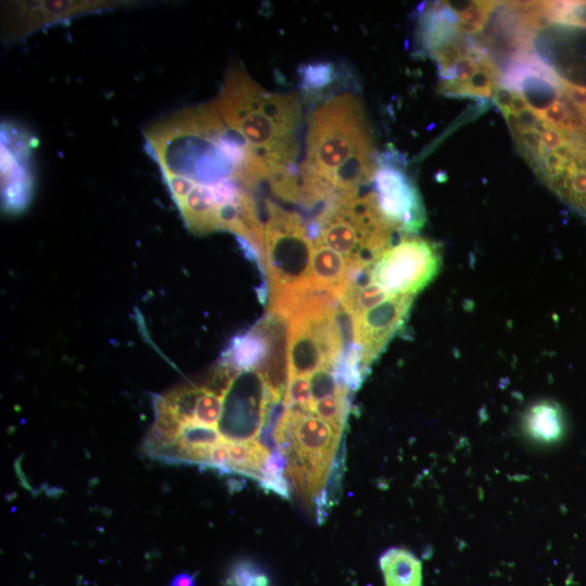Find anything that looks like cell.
Returning <instances> with one entry per match:
<instances>
[{
	"instance_id": "cell-29",
	"label": "cell",
	"mask_w": 586,
	"mask_h": 586,
	"mask_svg": "<svg viewBox=\"0 0 586 586\" xmlns=\"http://www.w3.org/2000/svg\"><path fill=\"white\" fill-rule=\"evenodd\" d=\"M229 442L215 445L210 451L208 467L219 469L222 474H228Z\"/></svg>"
},
{
	"instance_id": "cell-19",
	"label": "cell",
	"mask_w": 586,
	"mask_h": 586,
	"mask_svg": "<svg viewBox=\"0 0 586 586\" xmlns=\"http://www.w3.org/2000/svg\"><path fill=\"white\" fill-rule=\"evenodd\" d=\"M334 371L339 386L353 392L362 387L371 369L364 364L362 348L354 343L346 352H343Z\"/></svg>"
},
{
	"instance_id": "cell-25",
	"label": "cell",
	"mask_w": 586,
	"mask_h": 586,
	"mask_svg": "<svg viewBox=\"0 0 586 586\" xmlns=\"http://www.w3.org/2000/svg\"><path fill=\"white\" fill-rule=\"evenodd\" d=\"M177 441L185 445V447L196 449H211L215 445L228 442L223 438L220 431L199 424L184 426Z\"/></svg>"
},
{
	"instance_id": "cell-10",
	"label": "cell",
	"mask_w": 586,
	"mask_h": 586,
	"mask_svg": "<svg viewBox=\"0 0 586 586\" xmlns=\"http://www.w3.org/2000/svg\"><path fill=\"white\" fill-rule=\"evenodd\" d=\"M415 298L394 296L377 307L354 316L355 343L362 348L363 361L371 369L389 342L404 327Z\"/></svg>"
},
{
	"instance_id": "cell-16",
	"label": "cell",
	"mask_w": 586,
	"mask_h": 586,
	"mask_svg": "<svg viewBox=\"0 0 586 586\" xmlns=\"http://www.w3.org/2000/svg\"><path fill=\"white\" fill-rule=\"evenodd\" d=\"M379 566L385 586H423L422 562L409 550L391 547L380 556Z\"/></svg>"
},
{
	"instance_id": "cell-26",
	"label": "cell",
	"mask_w": 586,
	"mask_h": 586,
	"mask_svg": "<svg viewBox=\"0 0 586 586\" xmlns=\"http://www.w3.org/2000/svg\"><path fill=\"white\" fill-rule=\"evenodd\" d=\"M311 391L313 402L338 396L340 393H350L346 388L339 386L333 367L323 366L311 375Z\"/></svg>"
},
{
	"instance_id": "cell-23",
	"label": "cell",
	"mask_w": 586,
	"mask_h": 586,
	"mask_svg": "<svg viewBox=\"0 0 586 586\" xmlns=\"http://www.w3.org/2000/svg\"><path fill=\"white\" fill-rule=\"evenodd\" d=\"M349 394L340 393L338 396L315 402L313 406V412L325 420L337 432L341 433V435L347 424L351 406Z\"/></svg>"
},
{
	"instance_id": "cell-20",
	"label": "cell",
	"mask_w": 586,
	"mask_h": 586,
	"mask_svg": "<svg viewBox=\"0 0 586 586\" xmlns=\"http://www.w3.org/2000/svg\"><path fill=\"white\" fill-rule=\"evenodd\" d=\"M286 469V456L282 451L276 449L265 463L259 482L260 486L266 492H274L282 496L283 499L289 500L291 488L288 480L284 476Z\"/></svg>"
},
{
	"instance_id": "cell-2",
	"label": "cell",
	"mask_w": 586,
	"mask_h": 586,
	"mask_svg": "<svg viewBox=\"0 0 586 586\" xmlns=\"http://www.w3.org/2000/svg\"><path fill=\"white\" fill-rule=\"evenodd\" d=\"M215 100L227 125L265 162L269 178L297 164L302 117L298 95L267 92L244 68L234 65Z\"/></svg>"
},
{
	"instance_id": "cell-24",
	"label": "cell",
	"mask_w": 586,
	"mask_h": 586,
	"mask_svg": "<svg viewBox=\"0 0 586 586\" xmlns=\"http://www.w3.org/2000/svg\"><path fill=\"white\" fill-rule=\"evenodd\" d=\"M225 582L228 586H271L269 573L251 559L238 560L229 570Z\"/></svg>"
},
{
	"instance_id": "cell-28",
	"label": "cell",
	"mask_w": 586,
	"mask_h": 586,
	"mask_svg": "<svg viewBox=\"0 0 586 586\" xmlns=\"http://www.w3.org/2000/svg\"><path fill=\"white\" fill-rule=\"evenodd\" d=\"M285 403L287 407L300 406L314 413L311 382L307 377L289 379Z\"/></svg>"
},
{
	"instance_id": "cell-22",
	"label": "cell",
	"mask_w": 586,
	"mask_h": 586,
	"mask_svg": "<svg viewBox=\"0 0 586 586\" xmlns=\"http://www.w3.org/2000/svg\"><path fill=\"white\" fill-rule=\"evenodd\" d=\"M392 296L374 283L362 288L348 287L341 303L354 315H359L377 307Z\"/></svg>"
},
{
	"instance_id": "cell-15",
	"label": "cell",
	"mask_w": 586,
	"mask_h": 586,
	"mask_svg": "<svg viewBox=\"0 0 586 586\" xmlns=\"http://www.w3.org/2000/svg\"><path fill=\"white\" fill-rule=\"evenodd\" d=\"M565 430L562 407L553 401L543 400L531 405L522 417V431L534 443L555 444L563 440Z\"/></svg>"
},
{
	"instance_id": "cell-17",
	"label": "cell",
	"mask_w": 586,
	"mask_h": 586,
	"mask_svg": "<svg viewBox=\"0 0 586 586\" xmlns=\"http://www.w3.org/2000/svg\"><path fill=\"white\" fill-rule=\"evenodd\" d=\"M271 454L258 440L229 442L228 474L237 473L260 480Z\"/></svg>"
},
{
	"instance_id": "cell-9",
	"label": "cell",
	"mask_w": 586,
	"mask_h": 586,
	"mask_svg": "<svg viewBox=\"0 0 586 586\" xmlns=\"http://www.w3.org/2000/svg\"><path fill=\"white\" fill-rule=\"evenodd\" d=\"M32 137L14 124L2 127V195L6 212L19 213L33 195Z\"/></svg>"
},
{
	"instance_id": "cell-27",
	"label": "cell",
	"mask_w": 586,
	"mask_h": 586,
	"mask_svg": "<svg viewBox=\"0 0 586 586\" xmlns=\"http://www.w3.org/2000/svg\"><path fill=\"white\" fill-rule=\"evenodd\" d=\"M222 411L223 398L205 389L197 403L194 424L214 428L219 425Z\"/></svg>"
},
{
	"instance_id": "cell-6",
	"label": "cell",
	"mask_w": 586,
	"mask_h": 586,
	"mask_svg": "<svg viewBox=\"0 0 586 586\" xmlns=\"http://www.w3.org/2000/svg\"><path fill=\"white\" fill-rule=\"evenodd\" d=\"M129 0H37V2H5L2 6V38L6 44H17L37 32L87 15L127 7Z\"/></svg>"
},
{
	"instance_id": "cell-11",
	"label": "cell",
	"mask_w": 586,
	"mask_h": 586,
	"mask_svg": "<svg viewBox=\"0 0 586 586\" xmlns=\"http://www.w3.org/2000/svg\"><path fill=\"white\" fill-rule=\"evenodd\" d=\"M285 424L298 452L324 473L330 474L336 460L341 433L303 407H287Z\"/></svg>"
},
{
	"instance_id": "cell-14",
	"label": "cell",
	"mask_w": 586,
	"mask_h": 586,
	"mask_svg": "<svg viewBox=\"0 0 586 586\" xmlns=\"http://www.w3.org/2000/svg\"><path fill=\"white\" fill-rule=\"evenodd\" d=\"M270 354V342L256 325L233 338L231 345L222 353L219 364L236 373L259 371Z\"/></svg>"
},
{
	"instance_id": "cell-8",
	"label": "cell",
	"mask_w": 586,
	"mask_h": 586,
	"mask_svg": "<svg viewBox=\"0 0 586 586\" xmlns=\"http://www.w3.org/2000/svg\"><path fill=\"white\" fill-rule=\"evenodd\" d=\"M272 399L259 371L237 374L223 398L218 425L223 438L228 442L257 440Z\"/></svg>"
},
{
	"instance_id": "cell-1",
	"label": "cell",
	"mask_w": 586,
	"mask_h": 586,
	"mask_svg": "<svg viewBox=\"0 0 586 586\" xmlns=\"http://www.w3.org/2000/svg\"><path fill=\"white\" fill-rule=\"evenodd\" d=\"M146 150L162 176L213 188L236 181L256 189L270 170L225 122L216 100L178 111L145 131Z\"/></svg>"
},
{
	"instance_id": "cell-13",
	"label": "cell",
	"mask_w": 586,
	"mask_h": 586,
	"mask_svg": "<svg viewBox=\"0 0 586 586\" xmlns=\"http://www.w3.org/2000/svg\"><path fill=\"white\" fill-rule=\"evenodd\" d=\"M350 283V266L345 257L320 241L313 242L309 285L336 293L342 300Z\"/></svg>"
},
{
	"instance_id": "cell-30",
	"label": "cell",
	"mask_w": 586,
	"mask_h": 586,
	"mask_svg": "<svg viewBox=\"0 0 586 586\" xmlns=\"http://www.w3.org/2000/svg\"><path fill=\"white\" fill-rule=\"evenodd\" d=\"M170 586H196V575H190V573H180L173 578Z\"/></svg>"
},
{
	"instance_id": "cell-18",
	"label": "cell",
	"mask_w": 586,
	"mask_h": 586,
	"mask_svg": "<svg viewBox=\"0 0 586 586\" xmlns=\"http://www.w3.org/2000/svg\"><path fill=\"white\" fill-rule=\"evenodd\" d=\"M298 73L301 91L308 98L316 100L326 98L340 79L336 63L330 61L307 63L298 69Z\"/></svg>"
},
{
	"instance_id": "cell-12",
	"label": "cell",
	"mask_w": 586,
	"mask_h": 586,
	"mask_svg": "<svg viewBox=\"0 0 586 586\" xmlns=\"http://www.w3.org/2000/svg\"><path fill=\"white\" fill-rule=\"evenodd\" d=\"M287 324L289 379L313 375L325 365V360L310 323L297 316Z\"/></svg>"
},
{
	"instance_id": "cell-7",
	"label": "cell",
	"mask_w": 586,
	"mask_h": 586,
	"mask_svg": "<svg viewBox=\"0 0 586 586\" xmlns=\"http://www.w3.org/2000/svg\"><path fill=\"white\" fill-rule=\"evenodd\" d=\"M375 194L381 214L394 229L406 235L422 231L427 214L422 195L404 170L405 158L400 152L376 155Z\"/></svg>"
},
{
	"instance_id": "cell-3",
	"label": "cell",
	"mask_w": 586,
	"mask_h": 586,
	"mask_svg": "<svg viewBox=\"0 0 586 586\" xmlns=\"http://www.w3.org/2000/svg\"><path fill=\"white\" fill-rule=\"evenodd\" d=\"M302 164L341 194L358 193L374 180L378 167L373 137L358 96L331 97L313 112Z\"/></svg>"
},
{
	"instance_id": "cell-21",
	"label": "cell",
	"mask_w": 586,
	"mask_h": 586,
	"mask_svg": "<svg viewBox=\"0 0 586 586\" xmlns=\"http://www.w3.org/2000/svg\"><path fill=\"white\" fill-rule=\"evenodd\" d=\"M205 388L202 386H183L165 394L163 398L172 407L184 426L195 423L197 403Z\"/></svg>"
},
{
	"instance_id": "cell-4",
	"label": "cell",
	"mask_w": 586,
	"mask_h": 586,
	"mask_svg": "<svg viewBox=\"0 0 586 586\" xmlns=\"http://www.w3.org/2000/svg\"><path fill=\"white\" fill-rule=\"evenodd\" d=\"M264 260L270 299L309 285L313 251L302 216L266 201Z\"/></svg>"
},
{
	"instance_id": "cell-5",
	"label": "cell",
	"mask_w": 586,
	"mask_h": 586,
	"mask_svg": "<svg viewBox=\"0 0 586 586\" xmlns=\"http://www.w3.org/2000/svg\"><path fill=\"white\" fill-rule=\"evenodd\" d=\"M441 249L431 240L406 237L381 254L372 266V282L392 297H416L440 273Z\"/></svg>"
}]
</instances>
